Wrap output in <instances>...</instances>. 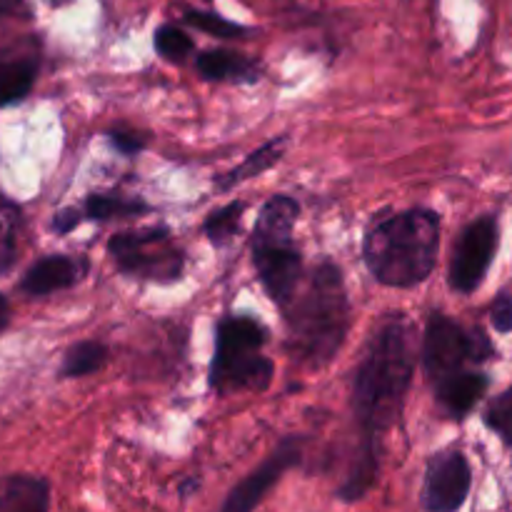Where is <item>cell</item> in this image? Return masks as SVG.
<instances>
[{
  "instance_id": "obj_1",
  "label": "cell",
  "mask_w": 512,
  "mask_h": 512,
  "mask_svg": "<svg viewBox=\"0 0 512 512\" xmlns=\"http://www.w3.org/2000/svg\"><path fill=\"white\" fill-rule=\"evenodd\" d=\"M418 338L408 315L390 313L375 325L363 360L355 373V415L370 445L375 435L388 430L400 418L410 380H413Z\"/></svg>"
},
{
  "instance_id": "obj_2",
  "label": "cell",
  "mask_w": 512,
  "mask_h": 512,
  "mask_svg": "<svg viewBox=\"0 0 512 512\" xmlns=\"http://www.w3.org/2000/svg\"><path fill=\"white\" fill-rule=\"evenodd\" d=\"M440 248V218L433 210H408L378 220L368 230L363 258L378 283L413 288L435 268Z\"/></svg>"
},
{
  "instance_id": "obj_3",
  "label": "cell",
  "mask_w": 512,
  "mask_h": 512,
  "mask_svg": "<svg viewBox=\"0 0 512 512\" xmlns=\"http://www.w3.org/2000/svg\"><path fill=\"white\" fill-rule=\"evenodd\" d=\"M288 350L305 368H323L333 360L348 333V295L343 273L325 263L315 268L298 300L288 305Z\"/></svg>"
},
{
  "instance_id": "obj_4",
  "label": "cell",
  "mask_w": 512,
  "mask_h": 512,
  "mask_svg": "<svg viewBox=\"0 0 512 512\" xmlns=\"http://www.w3.org/2000/svg\"><path fill=\"white\" fill-rule=\"evenodd\" d=\"M298 203L290 195H275L260 210L253 233V260L258 278L270 298L288 305L300 283L303 258L293 243V225L298 220Z\"/></svg>"
},
{
  "instance_id": "obj_5",
  "label": "cell",
  "mask_w": 512,
  "mask_h": 512,
  "mask_svg": "<svg viewBox=\"0 0 512 512\" xmlns=\"http://www.w3.org/2000/svg\"><path fill=\"white\" fill-rule=\"evenodd\" d=\"M268 330L248 315L223 318L215 335V358L210 365V385L218 393H260L273 380V360L263 355Z\"/></svg>"
},
{
  "instance_id": "obj_6",
  "label": "cell",
  "mask_w": 512,
  "mask_h": 512,
  "mask_svg": "<svg viewBox=\"0 0 512 512\" xmlns=\"http://www.w3.org/2000/svg\"><path fill=\"white\" fill-rule=\"evenodd\" d=\"M110 258L125 275L170 283L183 273V253L170 243L168 228H148L120 233L108 243Z\"/></svg>"
},
{
  "instance_id": "obj_7",
  "label": "cell",
  "mask_w": 512,
  "mask_h": 512,
  "mask_svg": "<svg viewBox=\"0 0 512 512\" xmlns=\"http://www.w3.org/2000/svg\"><path fill=\"white\" fill-rule=\"evenodd\" d=\"M493 345L483 330H463L455 320L435 313L425 328L423 340V368L430 380H443L463 370L468 360L480 363L488 360Z\"/></svg>"
},
{
  "instance_id": "obj_8",
  "label": "cell",
  "mask_w": 512,
  "mask_h": 512,
  "mask_svg": "<svg viewBox=\"0 0 512 512\" xmlns=\"http://www.w3.org/2000/svg\"><path fill=\"white\" fill-rule=\"evenodd\" d=\"M498 248V223L495 218H480L463 230L455 243L453 265H450V285L458 293H473L483 283Z\"/></svg>"
},
{
  "instance_id": "obj_9",
  "label": "cell",
  "mask_w": 512,
  "mask_h": 512,
  "mask_svg": "<svg viewBox=\"0 0 512 512\" xmlns=\"http://www.w3.org/2000/svg\"><path fill=\"white\" fill-rule=\"evenodd\" d=\"M470 465L460 450H443L428 465L423 485V508L433 512L458 510L468 500Z\"/></svg>"
},
{
  "instance_id": "obj_10",
  "label": "cell",
  "mask_w": 512,
  "mask_h": 512,
  "mask_svg": "<svg viewBox=\"0 0 512 512\" xmlns=\"http://www.w3.org/2000/svg\"><path fill=\"white\" fill-rule=\"evenodd\" d=\"M300 458V445L298 440H285L278 450L273 453V458L265 460L258 470H255L250 478H245L243 483L235 485V490L230 493V498L225 500L223 510L228 512H248L253 510L265 495L270 493L275 483L283 478V473L288 468H293Z\"/></svg>"
},
{
  "instance_id": "obj_11",
  "label": "cell",
  "mask_w": 512,
  "mask_h": 512,
  "mask_svg": "<svg viewBox=\"0 0 512 512\" xmlns=\"http://www.w3.org/2000/svg\"><path fill=\"white\" fill-rule=\"evenodd\" d=\"M38 75V55L33 50H0V105L23 100Z\"/></svg>"
},
{
  "instance_id": "obj_12",
  "label": "cell",
  "mask_w": 512,
  "mask_h": 512,
  "mask_svg": "<svg viewBox=\"0 0 512 512\" xmlns=\"http://www.w3.org/2000/svg\"><path fill=\"white\" fill-rule=\"evenodd\" d=\"M83 275L78 260L65 258V255H50V258L38 260L20 280V290L28 295H50L58 290L75 285Z\"/></svg>"
},
{
  "instance_id": "obj_13",
  "label": "cell",
  "mask_w": 512,
  "mask_h": 512,
  "mask_svg": "<svg viewBox=\"0 0 512 512\" xmlns=\"http://www.w3.org/2000/svg\"><path fill=\"white\" fill-rule=\"evenodd\" d=\"M485 390H488V378L483 373H465V370H458V373L438 380L435 398H438V405L445 410V415H450V418H465L475 408V403L483 398Z\"/></svg>"
},
{
  "instance_id": "obj_14",
  "label": "cell",
  "mask_w": 512,
  "mask_h": 512,
  "mask_svg": "<svg viewBox=\"0 0 512 512\" xmlns=\"http://www.w3.org/2000/svg\"><path fill=\"white\" fill-rule=\"evenodd\" d=\"M198 73L205 80L218 83H255L260 78V65L230 50H205L198 55Z\"/></svg>"
},
{
  "instance_id": "obj_15",
  "label": "cell",
  "mask_w": 512,
  "mask_h": 512,
  "mask_svg": "<svg viewBox=\"0 0 512 512\" xmlns=\"http://www.w3.org/2000/svg\"><path fill=\"white\" fill-rule=\"evenodd\" d=\"M48 508V485L30 475H13L0 490V512H40Z\"/></svg>"
},
{
  "instance_id": "obj_16",
  "label": "cell",
  "mask_w": 512,
  "mask_h": 512,
  "mask_svg": "<svg viewBox=\"0 0 512 512\" xmlns=\"http://www.w3.org/2000/svg\"><path fill=\"white\" fill-rule=\"evenodd\" d=\"M285 145H288V138L270 140V143H265L263 148L253 150V153H250L248 158L238 165V168H233L230 173H225L223 178L215 180V185H218L220 190H230V188H235V185L245 183V180L255 178V175L265 173V170L273 168V165L283 158Z\"/></svg>"
},
{
  "instance_id": "obj_17",
  "label": "cell",
  "mask_w": 512,
  "mask_h": 512,
  "mask_svg": "<svg viewBox=\"0 0 512 512\" xmlns=\"http://www.w3.org/2000/svg\"><path fill=\"white\" fill-rule=\"evenodd\" d=\"M105 360H108V350H105L103 343H95V340L78 343L65 353L60 375L63 378H83V375L98 373L105 365Z\"/></svg>"
},
{
  "instance_id": "obj_18",
  "label": "cell",
  "mask_w": 512,
  "mask_h": 512,
  "mask_svg": "<svg viewBox=\"0 0 512 512\" xmlns=\"http://www.w3.org/2000/svg\"><path fill=\"white\" fill-rule=\"evenodd\" d=\"M148 213V205L140 200L118 198V195H90L83 205V215L90 220L110 218H133V215Z\"/></svg>"
},
{
  "instance_id": "obj_19",
  "label": "cell",
  "mask_w": 512,
  "mask_h": 512,
  "mask_svg": "<svg viewBox=\"0 0 512 512\" xmlns=\"http://www.w3.org/2000/svg\"><path fill=\"white\" fill-rule=\"evenodd\" d=\"M245 203L235 200V203L225 205V208L215 210L208 220H205V233L213 240L215 245H225L228 240H233L240 230V218H243Z\"/></svg>"
},
{
  "instance_id": "obj_20",
  "label": "cell",
  "mask_w": 512,
  "mask_h": 512,
  "mask_svg": "<svg viewBox=\"0 0 512 512\" xmlns=\"http://www.w3.org/2000/svg\"><path fill=\"white\" fill-rule=\"evenodd\" d=\"M155 48L163 55L165 60H173V63H183L190 53H193L195 43L188 33H183L175 25H163L155 33Z\"/></svg>"
},
{
  "instance_id": "obj_21",
  "label": "cell",
  "mask_w": 512,
  "mask_h": 512,
  "mask_svg": "<svg viewBox=\"0 0 512 512\" xmlns=\"http://www.w3.org/2000/svg\"><path fill=\"white\" fill-rule=\"evenodd\" d=\"M185 20L203 33L215 35V38H240V35L250 33V28H245V25L220 18L218 13H205V10H185Z\"/></svg>"
},
{
  "instance_id": "obj_22",
  "label": "cell",
  "mask_w": 512,
  "mask_h": 512,
  "mask_svg": "<svg viewBox=\"0 0 512 512\" xmlns=\"http://www.w3.org/2000/svg\"><path fill=\"white\" fill-rule=\"evenodd\" d=\"M485 423L495 430L503 440L512 443V388L505 390L498 400L485 413Z\"/></svg>"
},
{
  "instance_id": "obj_23",
  "label": "cell",
  "mask_w": 512,
  "mask_h": 512,
  "mask_svg": "<svg viewBox=\"0 0 512 512\" xmlns=\"http://www.w3.org/2000/svg\"><path fill=\"white\" fill-rule=\"evenodd\" d=\"M108 140L113 143V148L123 155H135L148 145V138H145L143 133H135V130H125V128L110 130Z\"/></svg>"
},
{
  "instance_id": "obj_24",
  "label": "cell",
  "mask_w": 512,
  "mask_h": 512,
  "mask_svg": "<svg viewBox=\"0 0 512 512\" xmlns=\"http://www.w3.org/2000/svg\"><path fill=\"white\" fill-rule=\"evenodd\" d=\"M490 318H493V325L498 333H510L512 330V293H500L495 298L493 310H490Z\"/></svg>"
},
{
  "instance_id": "obj_25",
  "label": "cell",
  "mask_w": 512,
  "mask_h": 512,
  "mask_svg": "<svg viewBox=\"0 0 512 512\" xmlns=\"http://www.w3.org/2000/svg\"><path fill=\"white\" fill-rule=\"evenodd\" d=\"M83 218H85V215L80 213V210L65 208V210H60V213H55L50 228H53L58 235H65V233H70V230H73L75 225H78Z\"/></svg>"
},
{
  "instance_id": "obj_26",
  "label": "cell",
  "mask_w": 512,
  "mask_h": 512,
  "mask_svg": "<svg viewBox=\"0 0 512 512\" xmlns=\"http://www.w3.org/2000/svg\"><path fill=\"white\" fill-rule=\"evenodd\" d=\"M15 15H28V5L23 0H0V20L15 18Z\"/></svg>"
},
{
  "instance_id": "obj_27",
  "label": "cell",
  "mask_w": 512,
  "mask_h": 512,
  "mask_svg": "<svg viewBox=\"0 0 512 512\" xmlns=\"http://www.w3.org/2000/svg\"><path fill=\"white\" fill-rule=\"evenodd\" d=\"M8 320H10V305H8V298H5V295L0 293V330H3L5 325H8Z\"/></svg>"
},
{
  "instance_id": "obj_28",
  "label": "cell",
  "mask_w": 512,
  "mask_h": 512,
  "mask_svg": "<svg viewBox=\"0 0 512 512\" xmlns=\"http://www.w3.org/2000/svg\"><path fill=\"white\" fill-rule=\"evenodd\" d=\"M510 445H512V443H510Z\"/></svg>"
}]
</instances>
